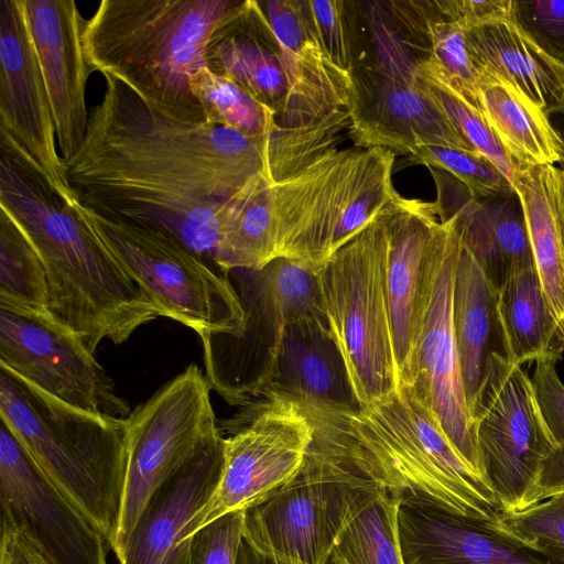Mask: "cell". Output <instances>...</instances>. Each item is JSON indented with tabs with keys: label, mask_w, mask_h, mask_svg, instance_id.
<instances>
[{
	"label": "cell",
	"mask_w": 564,
	"mask_h": 564,
	"mask_svg": "<svg viewBox=\"0 0 564 564\" xmlns=\"http://www.w3.org/2000/svg\"><path fill=\"white\" fill-rule=\"evenodd\" d=\"M104 77L84 141L64 162L73 196L105 217L165 231L224 271L242 269L240 221L273 186L270 137L165 118Z\"/></svg>",
	"instance_id": "6da1fadb"
},
{
	"label": "cell",
	"mask_w": 564,
	"mask_h": 564,
	"mask_svg": "<svg viewBox=\"0 0 564 564\" xmlns=\"http://www.w3.org/2000/svg\"><path fill=\"white\" fill-rule=\"evenodd\" d=\"M39 165L0 130V209L37 251L48 313L95 354L102 339L122 344L163 316L139 280Z\"/></svg>",
	"instance_id": "7a4b0ae2"
},
{
	"label": "cell",
	"mask_w": 564,
	"mask_h": 564,
	"mask_svg": "<svg viewBox=\"0 0 564 564\" xmlns=\"http://www.w3.org/2000/svg\"><path fill=\"white\" fill-rule=\"evenodd\" d=\"M299 402L313 425L312 442L378 486L480 521L500 510L412 386L366 406Z\"/></svg>",
	"instance_id": "3957f363"
},
{
	"label": "cell",
	"mask_w": 564,
	"mask_h": 564,
	"mask_svg": "<svg viewBox=\"0 0 564 564\" xmlns=\"http://www.w3.org/2000/svg\"><path fill=\"white\" fill-rule=\"evenodd\" d=\"M237 0H102L83 34L91 70L124 84L152 111L205 123L192 90L213 33L238 13Z\"/></svg>",
	"instance_id": "277c9868"
},
{
	"label": "cell",
	"mask_w": 564,
	"mask_h": 564,
	"mask_svg": "<svg viewBox=\"0 0 564 564\" xmlns=\"http://www.w3.org/2000/svg\"><path fill=\"white\" fill-rule=\"evenodd\" d=\"M0 419L112 547L126 482V419L67 404L2 366Z\"/></svg>",
	"instance_id": "5b68a950"
},
{
	"label": "cell",
	"mask_w": 564,
	"mask_h": 564,
	"mask_svg": "<svg viewBox=\"0 0 564 564\" xmlns=\"http://www.w3.org/2000/svg\"><path fill=\"white\" fill-rule=\"evenodd\" d=\"M384 209L318 269L322 310L359 406L400 386L388 299Z\"/></svg>",
	"instance_id": "8992f818"
},
{
	"label": "cell",
	"mask_w": 564,
	"mask_h": 564,
	"mask_svg": "<svg viewBox=\"0 0 564 564\" xmlns=\"http://www.w3.org/2000/svg\"><path fill=\"white\" fill-rule=\"evenodd\" d=\"M72 202L79 215L137 276L162 312L203 336L241 327L243 310L229 272L154 227L105 217Z\"/></svg>",
	"instance_id": "52a82bcc"
},
{
	"label": "cell",
	"mask_w": 564,
	"mask_h": 564,
	"mask_svg": "<svg viewBox=\"0 0 564 564\" xmlns=\"http://www.w3.org/2000/svg\"><path fill=\"white\" fill-rule=\"evenodd\" d=\"M377 484L313 442L297 474L246 509L243 539L259 553L294 564H327L362 498Z\"/></svg>",
	"instance_id": "ba28073f"
},
{
	"label": "cell",
	"mask_w": 564,
	"mask_h": 564,
	"mask_svg": "<svg viewBox=\"0 0 564 564\" xmlns=\"http://www.w3.org/2000/svg\"><path fill=\"white\" fill-rule=\"evenodd\" d=\"M210 387L191 364L126 419L128 459L120 522L112 550L121 558L153 491L220 432Z\"/></svg>",
	"instance_id": "9c48e42d"
},
{
	"label": "cell",
	"mask_w": 564,
	"mask_h": 564,
	"mask_svg": "<svg viewBox=\"0 0 564 564\" xmlns=\"http://www.w3.org/2000/svg\"><path fill=\"white\" fill-rule=\"evenodd\" d=\"M470 416L482 474L500 510L524 509L543 462L557 444L522 367L491 354Z\"/></svg>",
	"instance_id": "30bf717a"
},
{
	"label": "cell",
	"mask_w": 564,
	"mask_h": 564,
	"mask_svg": "<svg viewBox=\"0 0 564 564\" xmlns=\"http://www.w3.org/2000/svg\"><path fill=\"white\" fill-rule=\"evenodd\" d=\"M265 394L248 420L229 423L220 481L188 522L186 539L224 513L260 503L301 469L313 441L311 420L297 400L274 391Z\"/></svg>",
	"instance_id": "8fae6325"
},
{
	"label": "cell",
	"mask_w": 564,
	"mask_h": 564,
	"mask_svg": "<svg viewBox=\"0 0 564 564\" xmlns=\"http://www.w3.org/2000/svg\"><path fill=\"white\" fill-rule=\"evenodd\" d=\"M0 366L73 406L118 419L132 411L95 354L48 312L0 301Z\"/></svg>",
	"instance_id": "7c38bea8"
},
{
	"label": "cell",
	"mask_w": 564,
	"mask_h": 564,
	"mask_svg": "<svg viewBox=\"0 0 564 564\" xmlns=\"http://www.w3.org/2000/svg\"><path fill=\"white\" fill-rule=\"evenodd\" d=\"M459 248L460 236L454 218H440L433 238L427 295L412 387L434 414L457 453L486 481L465 394L453 324V292Z\"/></svg>",
	"instance_id": "4fadbf2b"
},
{
	"label": "cell",
	"mask_w": 564,
	"mask_h": 564,
	"mask_svg": "<svg viewBox=\"0 0 564 564\" xmlns=\"http://www.w3.org/2000/svg\"><path fill=\"white\" fill-rule=\"evenodd\" d=\"M1 528L18 532L47 564H107L98 528L42 471L0 419Z\"/></svg>",
	"instance_id": "5bb4252c"
},
{
	"label": "cell",
	"mask_w": 564,
	"mask_h": 564,
	"mask_svg": "<svg viewBox=\"0 0 564 564\" xmlns=\"http://www.w3.org/2000/svg\"><path fill=\"white\" fill-rule=\"evenodd\" d=\"M360 147L334 150L258 198L272 225L274 259L315 271L339 248L357 195Z\"/></svg>",
	"instance_id": "9a60e30c"
},
{
	"label": "cell",
	"mask_w": 564,
	"mask_h": 564,
	"mask_svg": "<svg viewBox=\"0 0 564 564\" xmlns=\"http://www.w3.org/2000/svg\"><path fill=\"white\" fill-rule=\"evenodd\" d=\"M349 75V137L356 147L410 155L421 145L476 151L426 93L416 73L355 65Z\"/></svg>",
	"instance_id": "2e32d148"
},
{
	"label": "cell",
	"mask_w": 564,
	"mask_h": 564,
	"mask_svg": "<svg viewBox=\"0 0 564 564\" xmlns=\"http://www.w3.org/2000/svg\"><path fill=\"white\" fill-rule=\"evenodd\" d=\"M0 130L23 149L52 185L72 193L22 0H0Z\"/></svg>",
	"instance_id": "e0dca14e"
},
{
	"label": "cell",
	"mask_w": 564,
	"mask_h": 564,
	"mask_svg": "<svg viewBox=\"0 0 564 564\" xmlns=\"http://www.w3.org/2000/svg\"><path fill=\"white\" fill-rule=\"evenodd\" d=\"M388 230V299L401 384L413 386L435 227L436 203L400 195L384 208Z\"/></svg>",
	"instance_id": "ac0fdd59"
},
{
	"label": "cell",
	"mask_w": 564,
	"mask_h": 564,
	"mask_svg": "<svg viewBox=\"0 0 564 564\" xmlns=\"http://www.w3.org/2000/svg\"><path fill=\"white\" fill-rule=\"evenodd\" d=\"M22 7L65 162L80 148L89 118L85 91L91 69L82 42L86 20L73 0H22Z\"/></svg>",
	"instance_id": "d6986e66"
},
{
	"label": "cell",
	"mask_w": 564,
	"mask_h": 564,
	"mask_svg": "<svg viewBox=\"0 0 564 564\" xmlns=\"http://www.w3.org/2000/svg\"><path fill=\"white\" fill-rule=\"evenodd\" d=\"M224 447L219 432L153 491L132 528L120 564H185L186 527L218 487Z\"/></svg>",
	"instance_id": "ffe728a7"
},
{
	"label": "cell",
	"mask_w": 564,
	"mask_h": 564,
	"mask_svg": "<svg viewBox=\"0 0 564 564\" xmlns=\"http://www.w3.org/2000/svg\"><path fill=\"white\" fill-rule=\"evenodd\" d=\"M438 217H453L464 243L496 290L516 269L534 264L521 200L513 187L476 196L445 171L429 167Z\"/></svg>",
	"instance_id": "44dd1931"
},
{
	"label": "cell",
	"mask_w": 564,
	"mask_h": 564,
	"mask_svg": "<svg viewBox=\"0 0 564 564\" xmlns=\"http://www.w3.org/2000/svg\"><path fill=\"white\" fill-rule=\"evenodd\" d=\"M398 533L404 564H558L480 521L401 496Z\"/></svg>",
	"instance_id": "7402d4cb"
},
{
	"label": "cell",
	"mask_w": 564,
	"mask_h": 564,
	"mask_svg": "<svg viewBox=\"0 0 564 564\" xmlns=\"http://www.w3.org/2000/svg\"><path fill=\"white\" fill-rule=\"evenodd\" d=\"M274 391L299 401L359 406L323 313L290 322L269 350L251 395Z\"/></svg>",
	"instance_id": "603a6c76"
},
{
	"label": "cell",
	"mask_w": 564,
	"mask_h": 564,
	"mask_svg": "<svg viewBox=\"0 0 564 564\" xmlns=\"http://www.w3.org/2000/svg\"><path fill=\"white\" fill-rule=\"evenodd\" d=\"M207 67L245 89L252 98L281 115L290 77L280 44L254 0L223 23L206 48Z\"/></svg>",
	"instance_id": "cb8c5ba5"
},
{
	"label": "cell",
	"mask_w": 564,
	"mask_h": 564,
	"mask_svg": "<svg viewBox=\"0 0 564 564\" xmlns=\"http://www.w3.org/2000/svg\"><path fill=\"white\" fill-rule=\"evenodd\" d=\"M466 44L480 75L511 86L549 117L564 109V66L512 20L466 31Z\"/></svg>",
	"instance_id": "d4e9b609"
},
{
	"label": "cell",
	"mask_w": 564,
	"mask_h": 564,
	"mask_svg": "<svg viewBox=\"0 0 564 564\" xmlns=\"http://www.w3.org/2000/svg\"><path fill=\"white\" fill-rule=\"evenodd\" d=\"M524 213L535 270L564 347V170L519 165L513 183Z\"/></svg>",
	"instance_id": "484cf974"
},
{
	"label": "cell",
	"mask_w": 564,
	"mask_h": 564,
	"mask_svg": "<svg viewBox=\"0 0 564 564\" xmlns=\"http://www.w3.org/2000/svg\"><path fill=\"white\" fill-rule=\"evenodd\" d=\"M453 324L471 412L489 356L506 355L497 313V290L462 237L454 281Z\"/></svg>",
	"instance_id": "4316f807"
},
{
	"label": "cell",
	"mask_w": 564,
	"mask_h": 564,
	"mask_svg": "<svg viewBox=\"0 0 564 564\" xmlns=\"http://www.w3.org/2000/svg\"><path fill=\"white\" fill-rule=\"evenodd\" d=\"M497 313L506 357L557 361L564 347L534 264L513 270L497 290Z\"/></svg>",
	"instance_id": "83f0119b"
},
{
	"label": "cell",
	"mask_w": 564,
	"mask_h": 564,
	"mask_svg": "<svg viewBox=\"0 0 564 564\" xmlns=\"http://www.w3.org/2000/svg\"><path fill=\"white\" fill-rule=\"evenodd\" d=\"M481 113L519 165L564 164V142L550 117L511 86L480 75Z\"/></svg>",
	"instance_id": "f1b7e54d"
},
{
	"label": "cell",
	"mask_w": 564,
	"mask_h": 564,
	"mask_svg": "<svg viewBox=\"0 0 564 564\" xmlns=\"http://www.w3.org/2000/svg\"><path fill=\"white\" fill-rule=\"evenodd\" d=\"M400 499L373 487L345 525L327 564H404L398 533Z\"/></svg>",
	"instance_id": "f546056e"
},
{
	"label": "cell",
	"mask_w": 564,
	"mask_h": 564,
	"mask_svg": "<svg viewBox=\"0 0 564 564\" xmlns=\"http://www.w3.org/2000/svg\"><path fill=\"white\" fill-rule=\"evenodd\" d=\"M191 85L203 109L205 123L230 128L251 138L270 137L279 129L272 110L208 67L198 70Z\"/></svg>",
	"instance_id": "4dcf8cb0"
},
{
	"label": "cell",
	"mask_w": 564,
	"mask_h": 564,
	"mask_svg": "<svg viewBox=\"0 0 564 564\" xmlns=\"http://www.w3.org/2000/svg\"><path fill=\"white\" fill-rule=\"evenodd\" d=\"M0 301L48 312V285L41 258L18 224L1 209Z\"/></svg>",
	"instance_id": "1f68e13d"
},
{
	"label": "cell",
	"mask_w": 564,
	"mask_h": 564,
	"mask_svg": "<svg viewBox=\"0 0 564 564\" xmlns=\"http://www.w3.org/2000/svg\"><path fill=\"white\" fill-rule=\"evenodd\" d=\"M430 2L431 53L417 65L445 82L455 93L481 112L480 74L466 44V31L446 20L434 1ZM482 115V113H481Z\"/></svg>",
	"instance_id": "d6a6232c"
},
{
	"label": "cell",
	"mask_w": 564,
	"mask_h": 564,
	"mask_svg": "<svg viewBox=\"0 0 564 564\" xmlns=\"http://www.w3.org/2000/svg\"><path fill=\"white\" fill-rule=\"evenodd\" d=\"M487 525L501 536L564 564V492L522 510H499Z\"/></svg>",
	"instance_id": "836d02e7"
},
{
	"label": "cell",
	"mask_w": 564,
	"mask_h": 564,
	"mask_svg": "<svg viewBox=\"0 0 564 564\" xmlns=\"http://www.w3.org/2000/svg\"><path fill=\"white\" fill-rule=\"evenodd\" d=\"M416 74L426 93L462 135L478 153L486 156L513 187L518 165L505 150L481 112L433 73L417 66Z\"/></svg>",
	"instance_id": "e575fe53"
},
{
	"label": "cell",
	"mask_w": 564,
	"mask_h": 564,
	"mask_svg": "<svg viewBox=\"0 0 564 564\" xmlns=\"http://www.w3.org/2000/svg\"><path fill=\"white\" fill-rule=\"evenodd\" d=\"M411 160L447 172L474 195L486 196L511 188L509 180L482 154L460 149L421 145Z\"/></svg>",
	"instance_id": "d590c367"
},
{
	"label": "cell",
	"mask_w": 564,
	"mask_h": 564,
	"mask_svg": "<svg viewBox=\"0 0 564 564\" xmlns=\"http://www.w3.org/2000/svg\"><path fill=\"white\" fill-rule=\"evenodd\" d=\"M246 510H235L195 530L188 536L185 564H237L243 540Z\"/></svg>",
	"instance_id": "8d00e7d4"
},
{
	"label": "cell",
	"mask_w": 564,
	"mask_h": 564,
	"mask_svg": "<svg viewBox=\"0 0 564 564\" xmlns=\"http://www.w3.org/2000/svg\"><path fill=\"white\" fill-rule=\"evenodd\" d=\"M316 41L329 61L349 73L352 37L347 1H304Z\"/></svg>",
	"instance_id": "74e56055"
},
{
	"label": "cell",
	"mask_w": 564,
	"mask_h": 564,
	"mask_svg": "<svg viewBox=\"0 0 564 564\" xmlns=\"http://www.w3.org/2000/svg\"><path fill=\"white\" fill-rule=\"evenodd\" d=\"M512 21L564 66V0H513Z\"/></svg>",
	"instance_id": "f35d334b"
},
{
	"label": "cell",
	"mask_w": 564,
	"mask_h": 564,
	"mask_svg": "<svg viewBox=\"0 0 564 564\" xmlns=\"http://www.w3.org/2000/svg\"><path fill=\"white\" fill-rule=\"evenodd\" d=\"M272 29L281 51L299 56L305 47L316 41L304 1H257Z\"/></svg>",
	"instance_id": "ab89813d"
},
{
	"label": "cell",
	"mask_w": 564,
	"mask_h": 564,
	"mask_svg": "<svg viewBox=\"0 0 564 564\" xmlns=\"http://www.w3.org/2000/svg\"><path fill=\"white\" fill-rule=\"evenodd\" d=\"M533 394L555 443L564 444V383L556 371V361L535 362L530 378Z\"/></svg>",
	"instance_id": "60d3db41"
},
{
	"label": "cell",
	"mask_w": 564,
	"mask_h": 564,
	"mask_svg": "<svg viewBox=\"0 0 564 564\" xmlns=\"http://www.w3.org/2000/svg\"><path fill=\"white\" fill-rule=\"evenodd\" d=\"M441 14L469 31L496 21L512 20L513 0H434Z\"/></svg>",
	"instance_id": "b9f144b4"
},
{
	"label": "cell",
	"mask_w": 564,
	"mask_h": 564,
	"mask_svg": "<svg viewBox=\"0 0 564 564\" xmlns=\"http://www.w3.org/2000/svg\"><path fill=\"white\" fill-rule=\"evenodd\" d=\"M560 492H564V444L556 446L543 462L528 506Z\"/></svg>",
	"instance_id": "7bdbcfd3"
},
{
	"label": "cell",
	"mask_w": 564,
	"mask_h": 564,
	"mask_svg": "<svg viewBox=\"0 0 564 564\" xmlns=\"http://www.w3.org/2000/svg\"><path fill=\"white\" fill-rule=\"evenodd\" d=\"M0 564H47L15 531L1 528Z\"/></svg>",
	"instance_id": "ee69618b"
},
{
	"label": "cell",
	"mask_w": 564,
	"mask_h": 564,
	"mask_svg": "<svg viewBox=\"0 0 564 564\" xmlns=\"http://www.w3.org/2000/svg\"><path fill=\"white\" fill-rule=\"evenodd\" d=\"M237 564H294L272 558L256 551L245 539L242 540Z\"/></svg>",
	"instance_id": "f6af8a7d"
},
{
	"label": "cell",
	"mask_w": 564,
	"mask_h": 564,
	"mask_svg": "<svg viewBox=\"0 0 564 564\" xmlns=\"http://www.w3.org/2000/svg\"><path fill=\"white\" fill-rule=\"evenodd\" d=\"M550 120L562 141L564 142V109L560 112H556L550 116Z\"/></svg>",
	"instance_id": "bcb514c9"
}]
</instances>
